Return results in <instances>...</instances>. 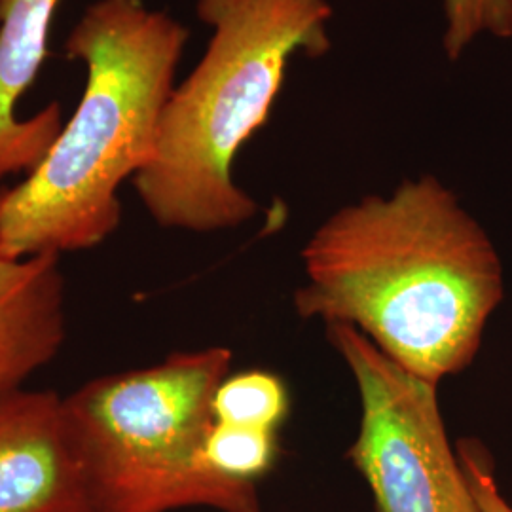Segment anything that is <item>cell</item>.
Returning <instances> with one entry per match:
<instances>
[{
    "mask_svg": "<svg viewBox=\"0 0 512 512\" xmlns=\"http://www.w3.org/2000/svg\"><path fill=\"white\" fill-rule=\"evenodd\" d=\"M61 0H0V181L31 173L63 128L59 103L31 118L18 116L19 99L37 80Z\"/></svg>",
    "mask_w": 512,
    "mask_h": 512,
    "instance_id": "7",
    "label": "cell"
},
{
    "mask_svg": "<svg viewBox=\"0 0 512 512\" xmlns=\"http://www.w3.org/2000/svg\"><path fill=\"white\" fill-rule=\"evenodd\" d=\"M442 8V48L450 61H458L480 35L512 38V0H442Z\"/></svg>",
    "mask_w": 512,
    "mask_h": 512,
    "instance_id": "11",
    "label": "cell"
},
{
    "mask_svg": "<svg viewBox=\"0 0 512 512\" xmlns=\"http://www.w3.org/2000/svg\"><path fill=\"white\" fill-rule=\"evenodd\" d=\"M456 450L482 512H512L511 503L499 490L488 448L478 440L465 439L458 442Z\"/></svg>",
    "mask_w": 512,
    "mask_h": 512,
    "instance_id": "12",
    "label": "cell"
},
{
    "mask_svg": "<svg viewBox=\"0 0 512 512\" xmlns=\"http://www.w3.org/2000/svg\"><path fill=\"white\" fill-rule=\"evenodd\" d=\"M65 332L59 256L12 258L0 251V393L52 363Z\"/></svg>",
    "mask_w": 512,
    "mask_h": 512,
    "instance_id": "8",
    "label": "cell"
},
{
    "mask_svg": "<svg viewBox=\"0 0 512 512\" xmlns=\"http://www.w3.org/2000/svg\"><path fill=\"white\" fill-rule=\"evenodd\" d=\"M230 366L228 348L179 351L65 399L93 512H262L258 484L219 475L205 458Z\"/></svg>",
    "mask_w": 512,
    "mask_h": 512,
    "instance_id": "4",
    "label": "cell"
},
{
    "mask_svg": "<svg viewBox=\"0 0 512 512\" xmlns=\"http://www.w3.org/2000/svg\"><path fill=\"white\" fill-rule=\"evenodd\" d=\"M291 412L287 384L268 370H243L228 374L213 397L217 423L279 431Z\"/></svg>",
    "mask_w": 512,
    "mask_h": 512,
    "instance_id": "9",
    "label": "cell"
},
{
    "mask_svg": "<svg viewBox=\"0 0 512 512\" xmlns=\"http://www.w3.org/2000/svg\"><path fill=\"white\" fill-rule=\"evenodd\" d=\"M0 512H93L65 399L54 391L0 393Z\"/></svg>",
    "mask_w": 512,
    "mask_h": 512,
    "instance_id": "6",
    "label": "cell"
},
{
    "mask_svg": "<svg viewBox=\"0 0 512 512\" xmlns=\"http://www.w3.org/2000/svg\"><path fill=\"white\" fill-rule=\"evenodd\" d=\"M355 378L361 423L348 458L376 512H482L440 412L439 385L412 374L363 332L327 325Z\"/></svg>",
    "mask_w": 512,
    "mask_h": 512,
    "instance_id": "5",
    "label": "cell"
},
{
    "mask_svg": "<svg viewBox=\"0 0 512 512\" xmlns=\"http://www.w3.org/2000/svg\"><path fill=\"white\" fill-rule=\"evenodd\" d=\"M205 458L219 475L258 484L279 458L277 431L215 421L205 442Z\"/></svg>",
    "mask_w": 512,
    "mask_h": 512,
    "instance_id": "10",
    "label": "cell"
},
{
    "mask_svg": "<svg viewBox=\"0 0 512 512\" xmlns=\"http://www.w3.org/2000/svg\"><path fill=\"white\" fill-rule=\"evenodd\" d=\"M211 27L196 69L165 105L152 160L133 186L164 228L220 232L249 222L255 200L234 181L239 150L270 120L296 54L332 46L327 0H198Z\"/></svg>",
    "mask_w": 512,
    "mask_h": 512,
    "instance_id": "3",
    "label": "cell"
},
{
    "mask_svg": "<svg viewBox=\"0 0 512 512\" xmlns=\"http://www.w3.org/2000/svg\"><path fill=\"white\" fill-rule=\"evenodd\" d=\"M296 313L351 325L412 374L439 385L475 361L505 296L494 243L433 175L365 196L308 239Z\"/></svg>",
    "mask_w": 512,
    "mask_h": 512,
    "instance_id": "1",
    "label": "cell"
},
{
    "mask_svg": "<svg viewBox=\"0 0 512 512\" xmlns=\"http://www.w3.org/2000/svg\"><path fill=\"white\" fill-rule=\"evenodd\" d=\"M190 31L143 0H97L65 50L86 86L42 162L0 186V251L63 255L103 243L122 220L118 190L154 156Z\"/></svg>",
    "mask_w": 512,
    "mask_h": 512,
    "instance_id": "2",
    "label": "cell"
}]
</instances>
